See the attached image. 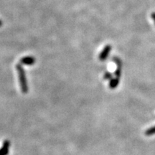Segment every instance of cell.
Instances as JSON below:
<instances>
[{
  "label": "cell",
  "instance_id": "obj_1",
  "mask_svg": "<svg viewBox=\"0 0 155 155\" xmlns=\"http://www.w3.org/2000/svg\"><path fill=\"white\" fill-rule=\"evenodd\" d=\"M16 68H17V73H18L21 90H22V92L23 93H27L28 92V85H27L25 71L21 64H17L16 65Z\"/></svg>",
  "mask_w": 155,
  "mask_h": 155
},
{
  "label": "cell",
  "instance_id": "obj_2",
  "mask_svg": "<svg viewBox=\"0 0 155 155\" xmlns=\"http://www.w3.org/2000/svg\"><path fill=\"white\" fill-rule=\"evenodd\" d=\"M35 58L32 57V56H26L20 59V63L21 65H32L35 64Z\"/></svg>",
  "mask_w": 155,
  "mask_h": 155
},
{
  "label": "cell",
  "instance_id": "obj_6",
  "mask_svg": "<svg viewBox=\"0 0 155 155\" xmlns=\"http://www.w3.org/2000/svg\"><path fill=\"white\" fill-rule=\"evenodd\" d=\"M111 78V73H106V75H105V76H104V78L109 79V78Z\"/></svg>",
  "mask_w": 155,
  "mask_h": 155
},
{
  "label": "cell",
  "instance_id": "obj_8",
  "mask_svg": "<svg viewBox=\"0 0 155 155\" xmlns=\"http://www.w3.org/2000/svg\"><path fill=\"white\" fill-rule=\"evenodd\" d=\"M1 25H2V22H1V21L0 20V27H1Z\"/></svg>",
  "mask_w": 155,
  "mask_h": 155
},
{
  "label": "cell",
  "instance_id": "obj_3",
  "mask_svg": "<svg viewBox=\"0 0 155 155\" xmlns=\"http://www.w3.org/2000/svg\"><path fill=\"white\" fill-rule=\"evenodd\" d=\"M111 45H106L104 48V49L103 50L102 52L100 53L99 55V60L101 61L105 60L107 58L109 55L110 54V52H111Z\"/></svg>",
  "mask_w": 155,
  "mask_h": 155
},
{
  "label": "cell",
  "instance_id": "obj_5",
  "mask_svg": "<svg viewBox=\"0 0 155 155\" xmlns=\"http://www.w3.org/2000/svg\"><path fill=\"white\" fill-rule=\"evenodd\" d=\"M118 83H119V81H118V79H113V80H111V81H110V88H116V85H118Z\"/></svg>",
  "mask_w": 155,
  "mask_h": 155
},
{
  "label": "cell",
  "instance_id": "obj_4",
  "mask_svg": "<svg viewBox=\"0 0 155 155\" xmlns=\"http://www.w3.org/2000/svg\"><path fill=\"white\" fill-rule=\"evenodd\" d=\"M10 143L8 140H5L2 144V146L0 148V155H6L9 152Z\"/></svg>",
  "mask_w": 155,
  "mask_h": 155
},
{
  "label": "cell",
  "instance_id": "obj_7",
  "mask_svg": "<svg viewBox=\"0 0 155 155\" xmlns=\"http://www.w3.org/2000/svg\"><path fill=\"white\" fill-rule=\"evenodd\" d=\"M151 17H152V19L154 20V22H155V13L154 14H152V15H151Z\"/></svg>",
  "mask_w": 155,
  "mask_h": 155
}]
</instances>
